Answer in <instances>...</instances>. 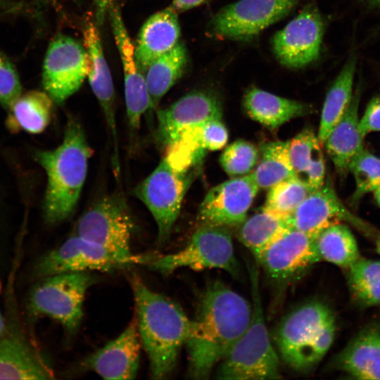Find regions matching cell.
I'll return each mask as SVG.
<instances>
[{"label":"cell","instance_id":"cell-34","mask_svg":"<svg viewBox=\"0 0 380 380\" xmlns=\"http://www.w3.org/2000/svg\"><path fill=\"white\" fill-rule=\"evenodd\" d=\"M312 191L296 177L286 179L269 189L262 208L289 218Z\"/></svg>","mask_w":380,"mask_h":380},{"label":"cell","instance_id":"cell-39","mask_svg":"<svg viewBox=\"0 0 380 380\" xmlns=\"http://www.w3.org/2000/svg\"><path fill=\"white\" fill-rule=\"evenodd\" d=\"M359 127L364 137L369 132L380 131V96L374 97L369 102L359 120Z\"/></svg>","mask_w":380,"mask_h":380},{"label":"cell","instance_id":"cell-28","mask_svg":"<svg viewBox=\"0 0 380 380\" xmlns=\"http://www.w3.org/2000/svg\"><path fill=\"white\" fill-rule=\"evenodd\" d=\"M239 227V240L257 261L272 243L292 229L289 218L264 208L246 217Z\"/></svg>","mask_w":380,"mask_h":380},{"label":"cell","instance_id":"cell-7","mask_svg":"<svg viewBox=\"0 0 380 380\" xmlns=\"http://www.w3.org/2000/svg\"><path fill=\"white\" fill-rule=\"evenodd\" d=\"M157 256L122 254L75 235L41 256L33 267L32 274L40 279L65 272H113L133 265H148Z\"/></svg>","mask_w":380,"mask_h":380},{"label":"cell","instance_id":"cell-36","mask_svg":"<svg viewBox=\"0 0 380 380\" xmlns=\"http://www.w3.org/2000/svg\"><path fill=\"white\" fill-rule=\"evenodd\" d=\"M349 171L355 180L356 199L380 186V158L364 148L352 161Z\"/></svg>","mask_w":380,"mask_h":380},{"label":"cell","instance_id":"cell-2","mask_svg":"<svg viewBox=\"0 0 380 380\" xmlns=\"http://www.w3.org/2000/svg\"><path fill=\"white\" fill-rule=\"evenodd\" d=\"M140 341L147 353L152 379L167 377L189 339L193 319L166 296L151 290L137 275L130 278Z\"/></svg>","mask_w":380,"mask_h":380},{"label":"cell","instance_id":"cell-38","mask_svg":"<svg viewBox=\"0 0 380 380\" xmlns=\"http://www.w3.org/2000/svg\"><path fill=\"white\" fill-rule=\"evenodd\" d=\"M21 94L18 74L9 58L0 51V104L8 110Z\"/></svg>","mask_w":380,"mask_h":380},{"label":"cell","instance_id":"cell-35","mask_svg":"<svg viewBox=\"0 0 380 380\" xmlns=\"http://www.w3.org/2000/svg\"><path fill=\"white\" fill-rule=\"evenodd\" d=\"M258 155L253 144L239 139L224 149L220 163L229 176L239 177L249 174L253 170L258 161Z\"/></svg>","mask_w":380,"mask_h":380},{"label":"cell","instance_id":"cell-44","mask_svg":"<svg viewBox=\"0 0 380 380\" xmlns=\"http://www.w3.org/2000/svg\"><path fill=\"white\" fill-rule=\"evenodd\" d=\"M362 1L367 2L371 5L380 8V0H362Z\"/></svg>","mask_w":380,"mask_h":380},{"label":"cell","instance_id":"cell-3","mask_svg":"<svg viewBox=\"0 0 380 380\" xmlns=\"http://www.w3.org/2000/svg\"><path fill=\"white\" fill-rule=\"evenodd\" d=\"M91 149L80 125L68 122L62 144L51 151H38L37 160L47 175L44 215L56 224L73 212L85 181Z\"/></svg>","mask_w":380,"mask_h":380},{"label":"cell","instance_id":"cell-42","mask_svg":"<svg viewBox=\"0 0 380 380\" xmlns=\"http://www.w3.org/2000/svg\"><path fill=\"white\" fill-rule=\"evenodd\" d=\"M6 333V327L5 324V322L4 320V317L0 312V336H2Z\"/></svg>","mask_w":380,"mask_h":380},{"label":"cell","instance_id":"cell-22","mask_svg":"<svg viewBox=\"0 0 380 380\" xmlns=\"http://www.w3.org/2000/svg\"><path fill=\"white\" fill-rule=\"evenodd\" d=\"M334 363L353 378L380 380V324L362 329L338 354Z\"/></svg>","mask_w":380,"mask_h":380},{"label":"cell","instance_id":"cell-45","mask_svg":"<svg viewBox=\"0 0 380 380\" xmlns=\"http://www.w3.org/2000/svg\"><path fill=\"white\" fill-rule=\"evenodd\" d=\"M377 248H378L379 253H380V239H379V241H378V246H377Z\"/></svg>","mask_w":380,"mask_h":380},{"label":"cell","instance_id":"cell-43","mask_svg":"<svg viewBox=\"0 0 380 380\" xmlns=\"http://www.w3.org/2000/svg\"><path fill=\"white\" fill-rule=\"evenodd\" d=\"M374 196L376 203L380 207V186L374 191Z\"/></svg>","mask_w":380,"mask_h":380},{"label":"cell","instance_id":"cell-21","mask_svg":"<svg viewBox=\"0 0 380 380\" xmlns=\"http://www.w3.org/2000/svg\"><path fill=\"white\" fill-rule=\"evenodd\" d=\"M177 14L169 6L150 16L142 25L134 46V56L143 72L151 63L179 42Z\"/></svg>","mask_w":380,"mask_h":380},{"label":"cell","instance_id":"cell-17","mask_svg":"<svg viewBox=\"0 0 380 380\" xmlns=\"http://www.w3.org/2000/svg\"><path fill=\"white\" fill-rule=\"evenodd\" d=\"M124 72L125 96L128 120L132 128L139 127L142 115L150 108L144 72L134 56V46L128 34L119 8L109 1L108 8Z\"/></svg>","mask_w":380,"mask_h":380},{"label":"cell","instance_id":"cell-29","mask_svg":"<svg viewBox=\"0 0 380 380\" xmlns=\"http://www.w3.org/2000/svg\"><path fill=\"white\" fill-rule=\"evenodd\" d=\"M53 102L46 92L30 91L21 94L8 109V127L15 132H43L50 122Z\"/></svg>","mask_w":380,"mask_h":380},{"label":"cell","instance_id":"cell-32","mask_svg":"<svg viewBox=\"0 0 380 380\" xmlns=\"http://www.w3.org/2000/svg\"><path fill=\"white\" fill-rule=\"evenodd\" d=\"M250 172L259 189H270L276 184L294 177L289 153L288 141L265 143L260 157Z\"/></svg>","mask_w":380,"mask_h":380},{"label":"cell","instance_id":"cell-37","mask_svg":"<svg viewBox=\"0 0 380 380\" xmlns=\"http://www.w3.org/2000/svg\"><path fill=\"white\" fill-rule=\"evenodd\" d=\"M180 137L191 140L205 151H217L227 144L228 132L222 119H212L189 129Z\"/></svg>","mask_w":380,"mask_h":380},{"label":"cell","instance_id":"cell-14","mask_svg":"<svg viewBox=\"0 0 380 380\" xmlns=\"http://www.w3.org/2000/svg\"><path fill=\"white\" fill-rule=\"evenodd\" d=\"M251 173L234 177L208 191L198 208L202 224L239 226L258 191Z\"/></svg>","mask_w":380,"mask_h":380},{"label":"cell","instance_id":"cell-30","mask_svg":"<svg viewBox=\"0 0 380 380\" xmlns=\"http://www.w3.org/2000/svg\"><path fill=\"white\" fill-rule=\"evenodd\" d=\"M356 63L355 56H350L327 94L317 134L322 144L350 103Z\"/></svg>","mask_w":380,"mask_h":380},{"label":"cell","instance_id":"cell-41","mask_svg":"<svg viewBox=\"0 0 380 380\" xmlns=\"http://www.w3.org/2000/svg\"><path fill=\"white\" fill-rule=\"evenodd\" d=\"M96 8V17L99 23H101L108 8L110 0H91Z\"/></svg>","mask_w":380,"mask_h":380},{"label":"cell","instance_id":"cell-23","mask_svg":"<svg viewBox=\"0 0 380 380\" xmlns=\"http://www.w3.org/2000/svg\"><path fill=\"white\" fill-rule=\"evenodd\" d=\"M359 93L353 96L346 110L331 129L323 144L340 173L349 171L354 158L363 148L364 136L359 127Z\"/></svg>","mask_w":380,"mask_h":380},{"label":"cell","instance_id":"cell-10","mask_svg":"<svg viewBox=\"0 0 380 380\" xmlns=\"http://www.w3.org/2000/svg\"><path fill=\"white\" fill-rule=\"evenodd\" d=\"M298 0H239L220 9L208 25L220 39L248 41L287 15Z\"/></svg>","mask_w":380,"mask_h":380},{"label":"cell","instance_id":"cell-40","mask_svg":"<svg viewBox=\"0 0 380 380\" xmlns=\"http://www.w3.org/2000/svg\"><path fill=\"white\" fill-rule=\"evenodd\" d=\"M208 0H172L170 7L177 13L198 6Z\"/></svg>","mask_w":380,"mask_h":380},{"label":"cell","instance_id":"cell-5","mask_svg":"<svg viewBox=\"0 0 380 380\" xmlns=\"http://www.w3.org/2000/svg\"><path fill=\"white\" fill-rule=\"evenodd\" d=\"M248 267L253 299L251 318L243 334L219 363L216 376L220 379H279V356L265 324L258 272L254 264Z\"/></svg>","mask_w":380,"mask_h":380},{"label":"cell","instance_id":"cell-27","mask_svg":"<svg viewBox=\"0 0 380 380\" xmlns=\"http://www.w3.org/2000/svg\"><path fill=\"white\" fill-rule=\"evenodd\" d=\"M188 62L186 49L179 42L154 60L144 71L150 99L149 110H156L162 97L184 74Z\"/></svg>","mask_w":380,"mask_h":380},{"label":"cell","instance_id":"cell-15","mask_svg":"<svg viewBox=\"0 0 380 380\" xmlns=\"http://www.w3.org/2000/svg\"><path fill=\"white\" fill-rule=\"evenodd\" d=\"M222 116V106L217 96L205 91L190 92L157 112V142L166 148L189 129Z\"/></svg>","mask_w":380,"mask_h":380},{"label":"cell","instance_id":"cell-6","mask_svg":"<svg viewBox=\"0 0 380 380\" xmlns=\"http://www.w3.org/2000/svg\"><path fill=\"white\" fill-rule=\"evenodd\" d=\"M95 277L89 272H65L40 278L29 293L27 308L32 318L51 317L70 335L79 328L87 289Z\"/></svg>","mask_w":380,"mask_h":380},{"label":"cell","instance_id":"cell-33","mask_svg":"<svg viewBox=\"0 0 380 380\" xmlns=\"http://www.w3.org/2000/svg\"><path fill=\"white\" fill-rule=\"evenodd\" d=\"M348 268L352 296L364 305L380 304V261L359 258Z\"/></svg>","mask_w":380,"mask_h":380},{"label":"cell","instance_id":"cell-1","mask_svg":"<svg viewBox=\"0 0 380 380\" xmlns=\"http://www.w3.org/2000/svg\"><path fill=\"white\" fill-rule=\"evenodd\" d=\"M252 306L220 281L210 284L200 302L187 340L188 374L208 379L249 324Z\"/></svg>","mask_w":380,"mask_h":380},{"label":"cell","instance_id":"cell-19","mask_svg":"<svg viewBox=\"0 0 380 380\" xmlns=\"http://www.w3.org/2000/svg\"><path fill=\"white\" fill-rule=\"evenodd\" d=\"M140 348L134 319L118 337L87 357L82 365L106 379H132L138 371Z\"/></svg>","mask_w":380,"mask_h":380},{"label":"cell","instance_id":"cell-8","mask_svg":"<svg viewBox=\"0 0 380 380\" xmlns=\"http://www.w3.org/2000/svg\"><path fill=\"white\" fill-rule=\"evenodd\" d=\"M148 266L163 274L186 267L196 271L222 269L232 276L240 274L233 241L224 227L202 224L181 250L165 255H158Z\"/></svg>","mask_w":380,"mask_h":380},{"label":"cell","instance_id":"cell-31","mask_svg":"<svg viewBox=\"0 0 380 380\" xmlns=\"http://www.w3.org/2000/svg\"><path fill=\"white\" fill-rule=\"evenodd\" d=\"M320 260L348 268L360 258L356 241L347 226H329L314 237Z\"/></svg>","mask_w":380,"mask_h":380},{"label":"cell","instance_id":"cell-4","mask_svg":"<svg viewBox=\"0 0 380 380\" xmlns=\"http://www.w3.org/2000/svg\"><path fill=\"white\" fill-rule=\"evenodd\" d=\"M331 309L319 300L305 302L291 311L277 327L274 342L279 357L298 372H308L324 357L335 336Z\"/></svg>","mask_w":380,"mask_h":380},{"label":"cell","instance_id":"cell-20","mask_svg":"<svg viewBox=\"0 0 380 380\" xmlns=\"http://www.w3.org/2000/svg\"><path fill=\"white\" fill-rule=\"evenodd\" d=\"M83 38L88 60L87 77L112 132L115 158H118L114 87L97 26L91 20L87 21L84 25Z\"/></svg>","mask_w":380,"mask_h":380},{"label":"cell","instance_id":"cell-26","mask_svg":"<svg viewBox=\"0 0 380 380\" xmlns=\"http://www.w3.org/2000/svg\"><path fill=\"white\" fill-rule=\"evenodd\" d=\"M322 143L310 129H305L288 141L294 177L312 191L324 183L325 162Z\"/></svg>","mask_w":380,"mask_h":380},{"label":"cell","instance_id":"cell-18","mask_svg":"<svg viewBox=\"0 0 380 380\" xmlns=\"http://www.w3.org/2000/svg\"><path fill=\"white\" fill-rule=\"evenodd\" d=\"M319 261L314 238L291 229L272 243L258 262L272 279L287 281Z\"/></svg>","mask_w":380,"mask_h":380},{"label":"cell","instance_id":"cell-13","mask_svg":"<svg viewBox=\"0 0 380 380\" xmlns=\"http://www.w3.org/2000/svg\"><path fill=\"white\" fill-rule=\"evenodd\" d=\"M324 23L318 9L305 6L273 37V52L283 65L301 68L316 61L320 53Z\"/></svg>","mask_w":380,"mask_h":380},{"label":"cell","instance_id":"cell-24","mask_svg":"<svg viewBox=\"0 0 380 380\" xmlns=\"http://www.w3.org/2000/svg\"><path fill=\"white\" fill-rule=\"evenodd\" d=\"M243 107L253 120L271 129L312 110L308 103L281 97L256 87L250 88L245 94Z\"/></svg>","mask_w":380,"mask_h":380},{"label":"cell","instance_id":"cell-12","mask_svg":"<svg viewBox=\"0 0 380 380\" xmlns=\"http://www.w3.org/2000/svg\"><path fill=\"white\" fill-rule=\"evenodd\" d=\"M134 224L129 210L118 196L96 202L81 216L77 235L111 251L125 255L131 251Z\"/></svg>","mask_w":380,"mask_h":380},{"label":"cell","instance_id":"cell-25","mask_svg":"<svg viewBox=\"0 0 380 380\" xmlns=\"http://www.w3.org/2000/svg\"><path fill=\"white\" fill-rule=\"evenodd\" d=\"M52 373L39 355L20 338L0 336V379H49Z\"/></svg>","mask_w":380,"mask_h":380},{"label":"cell","instance_id":"cell-16","mask_svg":"<svg viewBox=\"0 0 380 380\" xmlns=\"http://www.w3.org/2000/svg\"><path fill=\"white\" fill-rule=\"evenodd\" d=\"M292 229L315 237L325 228L346 221L362 231L365 224L342 203L331 183L313 190L289 217Z\"/></svg>","mask_w":380,"mask_h":380},{"label":"cell","instance_id":"cell-9","mask_svg":"<svg viewBox=\"0 0 380 380\" xmlns=\"http://www.w3.org/2000/svg\"><path fill=\"white\" fill-rule=\"evenodd\" d=\"M189 170L177 168L163 157L156 169L134 189L158 227V241H167L190 184Z\"/></svg>","mask_w":380,"mask_h":380},{"label":"cell","instance_id":"cell-11","mask_svg":"<svg viewBox=\"0 0 380 380\" xmlns=\"http://www.w3.org/2000/svg\"><path fill=\"white\" fill-rule=\"evenodd\" d=\"M84 46L77 39L58 34L50 42L44 60L42 84L54 103H63L81 87L87 75Z\"/></svg>","mask_w":380,"mask_h":380}]
</instances>
